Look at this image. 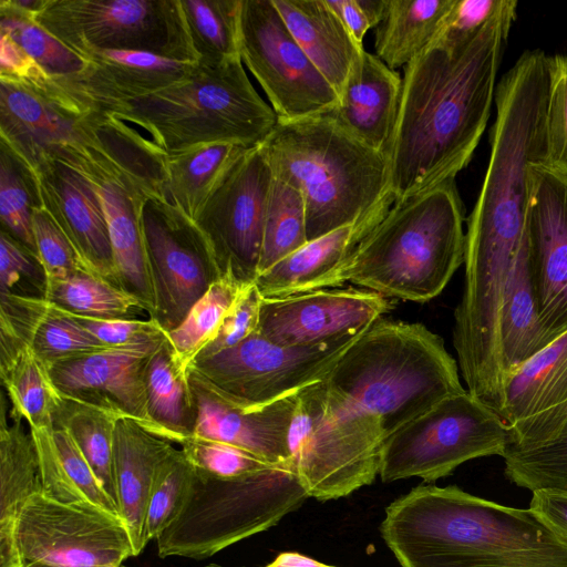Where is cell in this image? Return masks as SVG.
Masks as SVG:
<instances>
[{"instance_id":"e575fe53","label":"cell","mask_w":567,"mask_h":567,"mask_svg":"<svg viewBox=\"0 0 567 567\" xmlns=\"http://www.w3.org/2000/svg\"><path fill=\"white\" fill-rule=\"evenodd\" d=\"M0 375L12 412L22 416L30 429L53 425L60 393L50 379L48 367L25 341L2 329Z\"/></svg>"},{"instance_id":"2e32d148","label":"cell","mask_w":567,"mask_h":567,"mask_svg":"<svg viewBox=\"0 0 567 567\" xmlns=\"http://www.w3.org/2000/svg\"><path fill=\"white\" fill-rule=\"evenodd\" d=\"M274 173L260 145L246 150L200 207L195 224L221 275L243 284L258 276L264 225Z\"/></svg>"},{"instance_id":"91938a15","label":"cell","mask_w":567,"mask_h":567,"mask_svg":"<svg viewBox=\"0 0 567 567\" xmlns=\"http://www.w3.org/2000/svg\"><path fill=\"white\" fill-rule=\"evenodd\" d=\"M265 567H337L317 561L299 553H281Z\"/></svg>"},{"instance_id":"11a10c76","label":"cell","mask_w":567,"mask_h":567,"mask_svg":"<svg viewBox=\"0 0 567 567\" xmlns=\"http://www.w3.org/2000/svg\"><path fill=\"white\" fill-rule=\"evenodd\" d=\"M502 3L503 0H455L435 39L464 41L472 38L496 13Z\"/></svg>"},{"instance_id":"7402d4cb","label":"cell","mask_w":567,"mask_h":567,"mask_svg":"<svg viewBox=\"0 0 567 567\" xmlns=\"http://www.w3.org/2000/svg\"><path fill=\"white\" fill-rule=\"evenodd\" d=\"M58 158L70 162L93 182L107 223L118 285L151 318L155 298L140 220L142 202L148 196L126 175L83 147L70 148Z\"/></svg>"},{"instance_id":"7c38bea8","label":"cell","mask_w":567,"mask_h":567,"mask_svg":"<svg viewBox=\"0 0 567 567\" xmlns=\"http://www.w3.org/2000/svg\"><path fill=\"white\" fill-rule=\"evenodd\" d=\"M362 332L329 344L290 347L256 331L231 348L196 358L188 377L236 409H262L322 381Z\"/></svg>"},{"instance_id":"5b68a950","label":"cell","mask_w":567,"mask_h":567,"mask_svg":"<svg viewBox=\"0 0 567 567\" xmlns=\"http://www.w3.org/2000/svg\"><path fill=\"white\" fill-rule=\"evenodd\" d=\"M324 383L375 416L386 437L442 400L466 391L444 340L422 323L378 319Z\"/></svg>"},{"instance_id":"f5cc1de1","label":"cell","mask_w":567,"mask_h":567,"mask_svg":"<svg viewBox=\"0 0 567 567\" xmlns=\"http://www.w3.org/2000/svg\"><path fill=\"white\" fill-rule=\"evenodd\" d=\"M262 296L255 282L244 287L225 317L214 341L197 357H208L231 348L258 331Z\"/></svg>"},{"instance_id":"ba28073f","label":"cell","mask_w":567,"mask_h":567,"mask_svg":"<svg viewBox=\"0 0 567 567\" xmlns=\"http://www.w3.org/2000/svg\"><path fill=\"white\" fill-rule=\"evenodd\" d=\"M306 498L290 463L233 478L194 468L178 515L156 538L158 555L207 558L272 527Z\"/></svg>"},{"instance_id":"c3c4849f","label":"cell","mask_w":567,"mask_h":567,"mask_svg":"<svg viewBox=\"0 0 567 567\" xmlns=\"http://www.w3.org/2000/svg\"><path fill=\"white\" fill-rule=\"evenodd\" d=\"M543 165L567 177V55L549 56Z\"/></svg>"},{"instance_id":"836d02e7","label":"cell","mask_w":567,"mask_h":567,"mask_svg":"<svg viewBox=\"0 0 567 567\" xmlns=\"http://www.w3.org/2000/svg\"><path fill=\"white\" fill-rule=\"evenodd\" d=\"M144 391L154 434L179 445L195 435L197 408L188 372L176 360L168 338L145 364Z\"/></svg>"},{"instance_id":"8992f818","label":"cell","mask_w":567,"mask_h":567,"mask_svg":"<svg viewBox=\"0 0 567 567\" xmlns=\"http://www.w3.org/2000/svg\"><path fill=\"white\" fill-rule=\"evenodd\" d=\"M549 56L527 50L496 85L491 156L465 240L518 248L529 199V172L545 156Z\"/></svg>"},{"instance_id":"b9f144b4","label":"cell","mask_w":567,"mask_h":567,"mask_svg":"<svg viewBox=\"0 0 567 567\" xmlns=\"http://www.w3.org/2000/svg\"><path fill=\"white\" fill-rule=\"evenodd\" d=\"M246 285L230 274L223 275L195 302L184 320L166 332L176 360L184 370L188 372L195 359L214 341Z\"/></svg>"},{"instance_id":"ffe728a7","label":"cell","mask_w":567,"mask_h":567,"mask_svg":"<svg viewBox=\"0 0 567 567\" xmlns=\"http://www.w3.org/2000/svg\"><path fill=\"white\" fill-rule=\"evenodd\" d=\"M166 339L167 333L59 361L48 367L50 379L60 395L132 419L154 433L146 408L144 369Z\"/></svg>"},{"instance_id":"681fc988","label":"cell","mask_w":567,"mask_h":567,"mask_svg":"<svg viewBox=\"0 0 567 567\" xmlns=\"http://www.w3.org/2000/svg\"><path fill=\"white\" fill-rule=\"evenodd\" d=\"M181 446L195 470L213 477L233 478L274 465L235 445L199 436Z\"/></svg>"},{"instance_id":"4fadbf2b","label":"cell","mask_w":567,"mask_h":567,"mask_svg":"<svg viewBox=\"0 0 567 567\" xmlns=\"http://www.w3.org/2000/svg\"><path fill=\"white\" fill-rule=\"evenodd\" d=\"M240 58L280 121L330 113L339 95L292 37L272 0H241Z\"/></svg>"},{"instance_id":"30bf717a","label":"cell","mask_w":567,"mask_h":567,"mask_svg":"<svg viewBox=\"0 0 567 567\" xmlns=\"http://www.w3.org/2000/svg\"><path fill=\"white\" fill-rule=\"evenodd\" d=\"M32 20L82 59L130 50L198 63L181 0H45Z\"/></svg>"},{"instance_id":"db71d44e","label":"cell","mask_w":567,"mask_h":567,"mask_svg":"<svg viewBox=\"0 0 567 567\" xmlns=\"http://www.w3.org/2000/svg\"><path fill=\"white\" fill-rule=\"evenodd\" d=\"M69 315L81 328L105 347L127 346L166 334V331L152 318L147 320L101 319Z\"/></svg>"},{"instance_id":"1f68e13d","label":"cell","mask_w":567,"mask_h":567,"mask_svg":"<svg viewBox=\"0 0 567 567\" xmlns=\"http://www.w3.org/2000/svg\"><path fill=\"white\" fill-rule=\"evenodd\" d=\"M78 128L80 147L126 175L146 196L166 198V155L146 135L110 114L96 112L79 117Z\"/></svg>"},{"instance_id":"74e56055","label":"cell","mask_w":567,"mask_h":567,"mask_svg":"<svg viewBox=\"0 0 567 567\" xmlns=\"http://www.w3.org/2000/svg\"><path fill=\"white\" fill-rule=\"evenodd\" d=\"M248 148L233 143H213L166 155V198L195 220L228 167Z\"/></svg>"},{"instance_id":"f6af8a7d","label":"cell","mask_w":567,"mask_h":567,"mask_svg":"<svg viewBox=\"0 0 567 567\" xmlns=\"http://www.w3.org/2000/svg\"><path fill=\"white\" fill-rule=\"evenodd\" d=\"M40 205L32 174L1 144L0 219L1 230L37 256L33 208Z\"/></svg>"},{"instance_id":"ee69618b","label":"cell","mask_w":567,"mask_h":567,"mask_svg":"<svg viewBox=\"0 0 567 567\" xmlns=\"http://www.w3.org/2000/svg\"><path fill=\"white\" fill-rule=\"evenodd\" d=\"M504 474L518 487L567 492V421L550 440L525 449L508 447Z\"/></svg>"},{"instance_id":"ac0fdd59","label":"cell","mask_w":567,"mask_h":567,"mask_svg":"<svg viewBox=\"0 0 567 567\" xmlns=\"http://www.w3.org/2000/svg\"><path fill=\"white\" fill-rule=\"evenodd\" d=\"M527 266L547 344L567 332V177L533 164L524 226Z\"/></svg>"},{"instance_id":"7bdbcfd3","label":"cell","mask_w":567,"mask_h":567,"mask_svg":"<svg viewBox=\"0 0 567 567\" xmlns=\"http://www.w3.org/2000/svg\"><path fill=\"white\" fill-rule=\"evenodd\" d=\"M307 243L302 193L292 184L274 175L264 225L258 276Z\"/></svg>"},{"instance_id":"7a4b0ae2","label":"cell","mask_w":567,"mask_h":567,"mask_svg":"<svg viewBox=\"0 0 567 567\" xmlns=\"http://www.w3.org/2000/svg\"><path fill=\"white\" fill-rule=\"evenodd\" d=\"M380 532L401 567H567V539L533 511L457 486H416L386 507Z\"/></svg>"},{"instance_id":"3957f363","label":"cell","mask_w":567,"mask_h":567,"mask_svg":"<svg viewBox=\"0 0 567 567\" xmlns=\"http://www.w3.org/2000/svg\"><path fill=\"white\" fill-rule=\"evenodd\" d=\"M260 146L274 175L302 193L308 241L395 203L386 154L328 114L278 120Z\"/></svg>"},{"instance_id":"60d3db41","label":"cell","mask_w":567,"mask_h":567,"mask_svg":"<svg viewBox=\"0 0 567 567\" xmlns=\"http://www.w3.org/2000/svg\"><path fill=\"white\" fill-rule=\"evenodd\" d=\"M44 299L69 313L91 318H132L134 309L142 310L132 295L86 268L48 279Z\"/></svg>"},{"instance_id":"9c48e42d","label":"cell","mask_w":567,"mask_h":567,"mask_svg":"<svg viewBox=\"0 0 567 567\" xmlns=\"http://www.w3.org/2000/svg\"><path fill=\"white\" fill-rule=\"evenodd\" d=\"M385 439L375 416L323 380L297 393L288 452L308 497L337 499L370 485L380 472Z\"/></svg>"},{"instance_id":"f35d334b","label":"cell","mask_w":567,"mask_h":567,"mask_svg":"<svg viewBox=\"0 0 567 567\" xmlns=\"http://www.w3.org/2000/svg\"><path fill=\"white\" fill-rule=\"evenodd\" d=\"M117 419L118 416L112 412L62 395L53 415V424L63 427L70 434L102 487L116 505L113 443Z\"/></svg>"},{"instance_id":"9f6ffc18","label":"cell","mask_w":567,"mask_h":567,"mask_svg":"<svg viewBox=\"0 0 567 567\" xmlns=\"http://www.w3.org/2000/svg\"><path fill=\"white\" fill-rule=\"evenodd\" d=\"M532 493L529 509L567 539V492L544 488Z\"/></svg>"},{"instance_id":"52a82bcc","label":"cell","mask_w":567,"mask_h":567,"mask_svg":"<svg viewBox=\"0 0 567 567\" xmlns=\"http://www.w3.org/2000/svg\"><path fill=\"white\" fill-rule=\"evenodd\" d=\"M105 114L147 132L164 155L213 143L258 146L278 122L241 60L218 66L197 63L184 80Z\"/></svg>"},{"instance_id":"816d5d0a","label":"cell","mask_w":567,"mask_h":567,"mask_svg":"<svg viewBox=\"0 0 567 567\" xmlns=\"http://www.w3.org/2000/svg\"><path fill=\"white\" fill-rule=\"evenodd\" d=\"M32 227L37 257L43 267L47 280L82 268L89 269L41 204L33 208Z\"/></svg>"},{"instance_id":"94428289","label":"cell","mask_w":567,"mask_h":567,"mask_svg":"<svg viewBox=\"0 0 567 567\" xmlns=\"http://www.w3.org/2000/svg\"><path fill=\"white\" fill-rule=\"evenodd\" d=\"M206 567H225V566H221V565H218V564H209L208 566Z\"/></svg>"},{"instance_id":"5bb4252c","label":"cell","mask_w":567,"mask_h":567,"mask_svg":"<svg viewBox=\"0 0 567 567\" xmlns=\"http://www.w3.org/2000/svg\"><path fill=\"white\" fill-rule=\"evenodd\" d=\"M140 220L155 298L151 318L168 332L223 275L199 227L168 199L145 197Z\"/></svg>"},{"instance_id":"4316f807","label":"cell","mask_w":567,"mask_h":567,"mask_svg":"<svg viewBox=\"0 0 567 567\" xmlns=\"http://www.w3.org/2000/svg\"><path fill=\"white\" fill-rule=\"evenodd\" d=\"M391 207L381 208L308 241L257 277L255 285L259 292L264 298H272L324 289L329 278L343 266Z\"/></svg>"},{"instance_id":"44dd1931","label":"cell","mask_w":567,"mask_h":567,"mask_svg":"<svg viewBox=\"0 0 567 567\" xmlns=\"http://www.w3.org/2000/svg\"><path fill=\"white\" fill-rule=\"evenodd\" d=\"M498 416L507 426L506 449L538 445L567 421V332L504 380Z\"/></svg>"},{"instance_id":"bcb514c9","label":"cell","mask_w":567,"mask_h":567,"mask_svg":"<svg viewBox=\"0 0 567 567\" xmlns=\"http://www.w3.org/2000/svg\"><path fill=\"white\" fill-rule=\"evenodd\" d=\"M0 33L9 35L51 76H65L83 70L86 62L59 39L0 1Z\"/></svg>"},{"instance_id":"6f0895ef","label":"cell","mask_w":567,"mask_h":567,"mask_svg":"<svg viewBox=\"0 0 567 567\" xmlns=\"http://www.w3.org/2000/svg\"><path fill=\"white\" fill-rule=\"evenodd\" d=\"M42 70L9 35L1 33L0 79L24 82Z\"/></svg>"},{"instance_id":"f1b7e54d","label":"cell","mask_w":567,"mask_h":567,"mask_svg":"<svg viewBox=\"0 0 567 567\" xmlns=\"http://www.w3.org/2000/svg\"><path fill=\"white\" fill-rule=\"evenodd\" d=\"M4 395L0 422V567H22L17 524L27 502L42 492L38 450L24 419L10 410Z\"/></svg>"},{"instance_id":"cb8c5ba5","label":"cell","mask_w":567,"mask_h":567,"mask_svg":"<svg viewBox=\"0 0 567 567\" xmlns=\"http://www.w3.org/2000/svg\"><path fill=\"white\" fill-rule=\"evenodd\" d=\"M78 118L30 86L0 79V140L29 171L80 145Z\"/></svg>"},{"instance_id":"484cf974","label":"cell","mask_w":567,"mask_h":567,"mask_svg":"<svg viewBox=\"0 0 567 567\" xmlns=\"http://www.w3.org/2000/svg\"><path fill=\"white\" fill-rule=\"evenodd\" d=\"M401 92L399 72L363 50L339 94L338 105L328 115L359 141L386 154Z\"/></svg>"},{"instance_id":"6125c7cd","label":"cell","mask_w":567,"mask_h":567,"mask_svg":"<svg viewBox=\"0 0 567 567\" xmlns=\"http://www.w3.org/2000/svg\"><path fill=\"white\" fill-rule=\"evenodd\" d=\"M99 567H121V566H117V565H104V566H99Z\"/></svg>"},{"instance_id":"83f0119b","label":"cell","mask_w":567,"mask_h":567,"mask_svg":"<svg viewBox=\"0 0 567 567\" xmlns=\"http://www.w3.org/2000/svg\"><path fill=\"white\" fill-rule=\"evenodd\" d=\"M171 441L147 431L128 417H118L114 430L113 473L120 514L138 555L145 545L147 502L158 464L171 453Z\"/></svg>"},{"instance_id":"f546056e","label":"cell","mask_w":567,"mask_h":567,"mask_svg":"<svg viewBox=\"0 0 567 567\" xmlns=\"http://www.w3.org/2000/svg\"><path fill=\"white\" fill-rule=\"evenodd\" d=\"M303 52L338 95L363 52L326 0H272Z\"/></svg>"},{"instance_id":"d6986e66","label":"cell","mask_w":567,"mask_h":567,"mask_svg":"<svg viewBox=\"0 0 567 567\" xmlns=\"http://www.w3.org/2000/svg\"><path fill=\"white\" fill-rule=\"evenodd\" d=\"M393 307L390 298L352 288L262 297L258 332L280 346L329 344L364 331Z\"/></svg>"},{"instance_id":"f907efd6","label":"cell","mask_w":567,"mask_h":567,"mask_svg":"<svg viewBox=\"0 0 567 567\" xmlns=\"http://www.w3.org/2000/svg\"><path fill=\"white\" fill-rule=\"evenodd\" d=\"M0 292L45 298L47 275L38 257L9 234L0 235Z\"/></svg>"},{"instance_id":"6da1fadb","label":"cell","mask_w":567,"mask_h":567,"mask_svg":"<svg viewBox=\"0 0 567 567\" xmlns=\"http://www.w3.org/2000/svg\"><path fill=\"white\" fill-rule=\"evenodd\" d=\"M516 7L503 0L472 38H437L404 68L386 152L395 203L455 181L470 163L489 117Z\"/></svg>"},{"instance_id":"4dcf8cb0","label":"cell","mask_w":567,"mask_h":567,"mask_svg":"<svg viewBox=\"0 0 567 567\" xmlns=\"http://www.w3.org/2000/svg\"><path fill=\"white\" fill-rule=\"evenodd\" d=\"M0 329L25 341L50 367L105 348L70 315L41 298L0 292Z\"/></svg>"},{"instance_id":"ab89813d","label":"cell","mask_w":567,"mask_h":567,"mask_svg":"<svg viewBox=\"0 0 567 567\" xmlns=\"http://www.w3.org/2000/svg\"><path fill=\"white\" fill-rule=\"evenodd\" d=\"M181 6L199 64L241 60V0H181Z\"/></svg>"},{"instance_id":"277c9868","label":"cell","mask_w":567,"mask_h":567,"mask_svg":"<svg viewBox=\"0 0 567 567\" xmlns=\"http://www.w3.org/2000/svg\"><path fill=\"white\" fill-rule=\"evenodd\" d=\"M463 225L455 181L394 203L326 288L350 281L390 299L430 301L464 262Z\"/></svg>"},{"instance_id":"680465c9","label":"cell","mask_w":567,"mask_h":567,"mask_svg":"<svg viewBox=\"0 0 567 567\" xmlns=\"http://www.w3.org/2000/svg\"><path fill=\"white\" fill-rule=\"evenodd\" d=\"M327 4L340 18L344 27L362 44L365 33L372 24L358 0H326Z\"/></svg>"},{"instance_id":"603a6c76","label":"cell","mask_w":567,"mask_h":567,"mask_svg":"<svg viewBox=\"0 0 567 567\" xmlns=\"http://www.w3.org/2000/svg\"><path fill=\"white\" fill-rule=\"evenodd\" d=\"M30 173L40 204L83 264L120 287L105 214L93 182L80 168L61 158H50Z\"/></svg>"},{"instance_id":"8fae6325","label":"cell","mask_w":567,"mask_h":567,"mask_svg":"<svg viewBox=\"0 0 567 567\" xmlns=\"http://www.w3.org/2000/svg\"><path fill=\"white\" fill-rule=\"evenodd\" d=\"M509 433L498 414L467 390L449 396L390 434L381 452L384 483L434 482L461 464L505 453Z\"/></svg>"},{"instance_id":"d6a6232c","label":"cell","mask_w":567,"mask_h":567,"mask_svg":"<svg viewBox=\"0 0 567 567\" xmlns=\"http://www.w3.org/2000/svg\"><path fill=\"white\" fill-rule=\"evenodd\" d=\"M40 462L42 493L60 503L121 517L85 457L61 426L30 429ZM122 518V517H121Z\"/></svg>"},{"instance_id":"8d00e7d4","label":"cell","mask_w":567,"mask_h":567,"mask_svg":"<svg viewBox=\"0 0 567 567\" xmlns=\"http://www.w3.org/2000/svg\"><path fill=\"white\" fill-rule=\"evenodd\" d=\"M547 346L538 319L523 235L503 296L501 350L504 380Z\"/></svg>"},{"instance_id":"e0dca14e","label":"cell","mask_w":567,"mask_h":567,"mask_svg":"<svg viewBox=\"0 0 567 567\" xmlns=\"http://www.w3.org/2000/svg\"><path fill=\"white\" fill-rule=\"evenodd\" d=\"M83 60L86 65L78 73L45 74L35 86L75 117L91 112L110 113L120 105L162 91L187 78L197 65L130 50L94 51Z\"/></svg>"},{"instance_id":"d590c367","label":"cell","mask_w":567,"mask_h":567,"mask_svg":"<svg viewBox=\"0 0 567 567\" xmlns=\"http://www.w3.org/2000/svg\"><path fill=\"white\" fill-rule=\"evenodd\" d=\"M454 2L389 0L375 30V55L392 70L405 68L436 38Z\"/></svg>"},{"instance_id":"7dc6e473","label":"cell","mask_w":567,"mask_h":567,"mask_svg":"<svg viewBox=\"0 0 567 567\" xmlns=\"http://www.w3.org/2000/svg\"><path fill=\"white\" fill-rule=\"evenodd\" d=\"M194 474L182 449L174 447L158 464L151 488L144 527L145 545L156 539L176 518Z\"/></svg>"},{"instance_id":"d4e9b609","label":"cell","mask_w":567,"mask_h":567,"mask_svg":"<svg viewBox=\"0 0 567 567\" xmlns=\"http://www.w3.org/2000/svg\"><path fill=\"white\" fill-rule=\"evenodd\" d=\"M188 379L197 408L194 436L235 445L269 463H290L288 432L297 393L262 409L243 411Z\"/></svg>"},{"instance_id":"9a60e30c","label":"cell","mask_w":567,"mask_h":567,"mask_svg":"<svg viewBox=\"0 0 567 567\" xmlns=\"http://www.w3.org/2000/svg\"><path fill=\"white\" fill-rule=\"evenodd\" d=\"M22 567L122 566L134 556L121 517L60 503L42 492L23 506L17 524Z\"/></svg>"}]
</instances>
